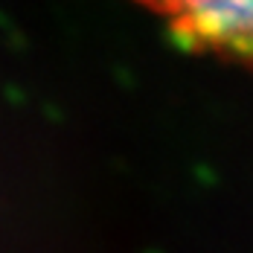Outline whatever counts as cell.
I'll use <instances>...</instances> for the list:
<instances>
[{
  "label": "cell",
  "instance_id": "1",
  "mask_svg": "<svg viewBox=\"0 0 253 253\" xmlns=\"http://www.w3.org/2000/svg\"><path fill=\"white\" fill-rule=\"evenodd\" d=\"M192 55L253 73V0H134Z\"/></svg>",
  "mask_w": 253,
  "mask_h": 253
}]
</instances>
